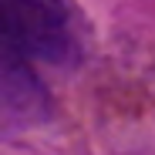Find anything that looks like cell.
<instances>
[{
  "instance_id": "cell-1",
  "label": "cell",
  "mask_w": 155,
  "mask_h": 155,
  "mask_svg": "<svg viewBox=\"0 0 155 155\" xmlns=\"http://www.w3.org/2000/svg\"><path fill=\"white\" fill-rule=\"evenodd\" d=\"M0 41L24 61L71 68L81 58V34L71 0H0Z\"/></svg>"
}]
</instances>
